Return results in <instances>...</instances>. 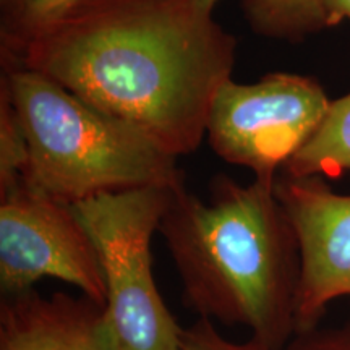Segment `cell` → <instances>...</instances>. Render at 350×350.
<instances>
[{
	"label": "cell",
	"instance_id": "obj_1",
	"mask_svg": "<svg viewBox=\"0 0 350 350\" xmlns=\"http://www.w3.org/2000/svg\"><path fill=\"white\" fill-rule=\"evenodd\" d=\"M213 12L209 0H80L5 54L185 156L235 60Z\"/></svg>",
	"mask_w": 350,
	"mask_h": 350
},
{
	"label": "cell",
	"instance_id": "obj_2",
	"mask_svg": "<svg viewBox=\"0 0 350 350\" xmlns=\"http://www.w3.org/2000/svg\"><path fill=\"white\" fill-rule=\"evenodd\" d=\"M274 185L219 177L208 201L183 185L159 232L200 318L243 326L281 350L297 334L299 247Z\"/></svg>",
	"mask_w": 350,
	"mask_h": 350
},
{
	"label": "cell",
	"instance_id": "obj_3",
	"mask_svg": "<svg viewBox=\"0 0 350 350\" xmlns=\"http://www.w3.org/2000/svg\"><path fill=\"white\" fill-rule=\"evenodd\" d=\"M2 88L28 144L26 185L68 204L130 188L183 185L177 157L51 78L10 65Z\"/></svg>",
	"mask_w": 350,
	"mask_h": 350
},
{
	"label": "cell",
	"instance_id": "obj_4",
	"mask_svg": "<svg viewBox=\"0 0 350 350\" xmlns=\"http://www.w3.org/2000/svg\"><path fill=\"white\" fill-rule=\"evenodd\" d=\"M175 190L130 188L72 204L98 250L106 284L104 318L117 350H178L180 345L183 329L157 291L151 256L152 235Z\"/></svg>",
	"mask_w": 350,
	"mask_h": 350
},
{
	"label": "cell",
	"instance_id": "obj_5",
	"mask_svg": "<svg viewBox=\"0 0 350 350\" xmlns=\"http://www.w3.org/2000/svg\"><path fill=\"white\" fill-rule=\"evenodd\" d=\"M331 100L312 78L273 73L253 85L227 80L209 109L206 137L226 163L274 183L278 170L321 125Z\"/></svg>",
	"mask_w": 350,
	"mask_h": 350
},
{
	"label": "cell",
	"instance_id": "obj_6",
	"mask_svg": "<svg viewBox=\"0 0 350 350\" xmlns=\"http://www.w3.org/2000/svg\"><path fill=\"white\" fill-rule=\"evenodd\" d=\"M0 287L7 297L41 279L77 287L106 304V284L93 239L72 204L21 183L0 195Z\"/></svg>",
	"mask_w": 350,
	"mask_h": 350
},
{
	"label": "cell",
	"instance_id": "obj_7",
	"mask_svg": "<svg viewBox=\"0 0 350 350\" xmlns=\"http://www.w3.org/2000/svg\"><path fill=\"white\" fill-rule=\"evenodd\" d=\"M275 196L299 247L297 332L318 326L326 306L350 297V193L334 191L321 177L281 175Z\"/></svg>",
	"mask_w": 350,
	"mask_h": 350
},
{
	"label": "cell",
	"instance_id": "obj_8",
	"mask_svg": "<svg viewBox=\"0 0 350 350\" xmlns=\"http://www.w3.org/2000/svg\"><path fill=\"white\" fill-rule=\"evenodd\" d=\"M0 350H117L104 306L88 297L33 288L7 297L0 308Z\"/></svg>",
	"mask_w": 350,
	"mask_h": 350
},
{
	"label": "cell",
	"instance_id": "obj_9",
	"mask_svg": "<svg viewBox=\"0 0 350 350\" xmlns=\"http://www.w3.org/2000/svg\"><path fill=\"white\" fill-rule=\"evenodd\" d=\"M350 170V93L331 100L321 125L284 167L291 177H338Z\"/></svg>",
	"mask_w": 350,
	"mask_h": 350
},
{
	"label": "cell",
	"instance_id": "obj_10",
	"mask_svg": "<svg viewBox=\"0 0 350 350\" xmlns=\"http://www.w3.org/2000/svg\"><path fill=\"white\" fill-rule=\"evenodd\" d=\"M245 15L260 34L291 41L327 26L321 0H245Z\"/></svg>",
	"mask_w": 350,
	"mask_h": 350
},
{
	"label": "cell",
	"instance_id": "obj_11",
	"mask_svg": "<svg viewBox=\"0 0 350 350\" xmlns=\"http://www.w3.org/2000/svg\"><path fill=\"white\" fill-rule=\"evenodd\" d=\"M78 2L80 0H2L3 51L15 49Z\"/></svg>",
	"mask_w": 350,
	"mask_h": 350
},
{
	"label": "cell",
	"instance_id": "obj_12",
	"mask_svg": "<svg viewBox=\"0 0 350 350\" xmlns=\"http://www.w3.org/2000/svg\"><path fill=\"white\" fill-rule=\"evenodd\" d=\"M28 170V144L7 91L0 100V195L25 183Z\"/></svg>",
	"mask_w": 350,
	"mask_h": 350
},
{
	"label": "cell",
	"instance_id": "obj_13",
	"mask_svg": "<svg viewBox=\"0 0 350 350\" xmlns=\"http://www.w3.org/2000/svg\"><path fill=\"white\" fill-rule=\"evenodd\" d=\"M178 350H274L261 340L250 338L247 342H232L226 339L214 321L200 318L193 326L182 331Z\"/></svg>",
	"mask_w": 350,
	"mask_h": 350
},
{
	"label": "cell",
	"instance_id": "obj_14",
	"mask_svg": "<svg viewBox=\"0 0 350 350\" xmlns=\"http://www.w3.org/2000/svg\"><path fill=\"white\" fill-rule=\"evenodd\" d=\"M287 350H350V319L336 327L300 331L292 338Z\"/></svg>",
	"mask_w": 350,
	"mask_h": 350
},
{
	"label": "cell",
	"instance_id": "obj_15",
	"mask_svg": "<svg viewBox=\"0 0 350 350\" xmlns=\"http://www.w3.org/2000/svg\"><path fill=\"white\" fill-rule=\"evenodd\" d=\"M327 26L339 25L342 20L350 21V0H321Z\"/></svg>",
	"mask_w": 350,
	"mask_h": 350
}]
</instances>
